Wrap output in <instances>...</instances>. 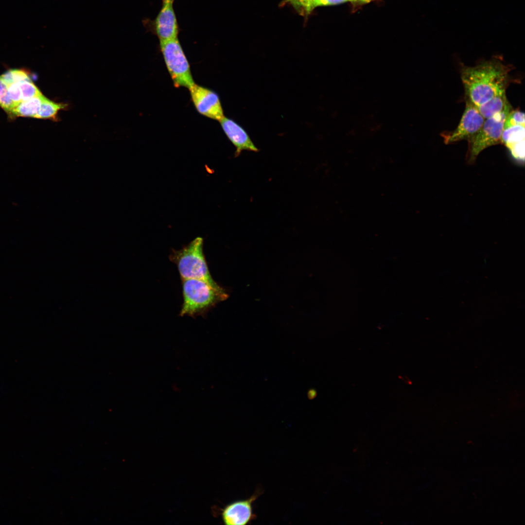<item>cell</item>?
<instances>
[{
	"instance_id": "2",
	"label": "cell",
	"mask_w": 525,
	"mask_h": 525,
	"mask_svg": "<svg viewBox=\"0 0 525 525\" xmlns=\"http://www.w3.org/2000/svg\"><path fill=\"white\" fill-rule=\"evenodd\" d=\"M170 260L177 266L181 279L202 280L213 288L226 290L212 278L203 252V239L197 237L182 248L172 250Z\"/></svg>"
},
{
	"instance_id": "7",
	"label": "cell",
	"mask_w": 525,
	"mask_h": 525,
	"mask_svg": "<svg viewBox=\"0 0 525 525\" xmlns=\"http://www.w3.org/2000/svg\"><path fill=\"white\" fill-rule=\"evenodd\" d=\"M262 493L257 489L249 498L231 502L221 509L222 521L226 525H246L257 518L253 504Z\"/></svg>"
},
{
	"instance_id": "16",
	"label": "cell",
	"mask_w": 525,
	"mask_h": 525,
	"mask_svg": "<svg viewBox=\"0 0 525 525\" xmlns=\"http://www.w3.org/2000/svg\"><path fill=\"white\" fill-rule=\"evenodd\" d=\"M18 83L21 90L22 101L42 94L31 79L21 81Z\"/></svg>"
},
{
	"instance_id": "10",
	"label": "cell",
	"mask_w": 525,
	"mask_h": 525,
	"mask_svg": "<svg viewBox=\"0 0 525 525\" xmlns=\"http://www.w3.org/2000/svg\"><path fill=\"white\" fill-rule=\"evenodd\" d=\"M219 122L224 132L236 149L235 157H238L244 150L259 151L246 131L234 120L224 116Z\"/></svg>"
},
{
	"instance_id": "1",
	"label": "cell",
	"mask_w": 525,
	"mask_h": 525,
	"mask_svg": "<svg viewBox=\"0 0 525 525\" xmlns=\"http://www.w3.org/2000/svg\"><path fill=\"white\" fill-rule=\"evenodd\" d=\"M511 66L498 57L474 66L462 65L460 76L465 96L478 106L506 92L510 82Z\"/></svg>"
},
{
	"instance_id": "24",
	"label": "cell",
	"mask_w": 525,
	"mask_h": 525,
	"mask_svg": "<svg viewBox=\"0 0 525 525\" xmlns=\"http://www.w3.org/2000/svg\"><path fill=\"white\" fill-rule=\"evenodd\" d=\"M350 1H360L363 2H369L370 0H350Z\"/></svg>"
},
{
	"instance_id": "19",
	"label": "cell",
	"mask_w": 525,
	"mask_h": 525,
	"mask_svg": "<svg viewBox=\"0 0 525 525\" xmlns=\"http://www.w3.org/2000/svg\"><path fill=\"white\" fill-rule=\"evenodd\" d=\"M9 97L12 100L14 107L19 104L22 100L21 92L18 83H14L7 86Z\"/></svg>"
},
{
	"instance_id": "4",
	"label": "cell",
	"mask_w": 525,
	"mask_h": 525,
	"mask_svg": "<svg viewBox=\"0 0 525 525\" xmlns=\"http://www.w3.org/2000/svg\"><path fill=\"white\" fill-rule=\"evenodd\" d=\"M160 49L176 87L190 89L194 84L189 62L177 38L159 41Z\"/></svg>"
},
{
	"instance_id": "5",
	"label": "cell",
	"mask_w": 525,
	"mask_h": 525,
	"mask_svg": "<svg viewBox=\"0 0 525 525\" xmlns=\"http://www.w3.org/2000/svg\"><path fill=\"white\" fill-rule=\"evenodd\" d=\"M512 110L508 103L503 111L485 119L482 126L469 141V160L473 162L478 155L486 148L501 143L504 124L507 116Z\"/></svg>"
},
{
	"instance_id": "8",
	"label": "cell",
	"mask_w": 525,
	"mask_h": 525,
	"mask_svg": "<svg viewBox=\"0 0 525 525\" xmlns=\"http://www.w3.org/2000/svg\"><path fill=\"white\" fill-rule=\"evenodd\" d=\"M189 90L192 101L200 114L219 121L224 116L219 96L216 92L195 84Z\"/></svg>"
},
{
	"instance_id": "13",
	"label": "cell",
	"mask_w": 525,
	"mask_h": 525,
	"mask_svg": "<svg viewBox=\"0 0 525 525\" xmlns=\"http://www.w3.org/2000/svg\"><path fill=\"white\" fill-rule=\"evenodd\" d=\"M67 105L62 103H56L44 96L40 109L35 118L50 119L57 121L59 111L66 109Z\"/></svg>"
},
{
	"instance_id": "23",
	"label": "cell",
	"mask_w": 525,
	"mask_h": 525,
	"mask_svg": "<svg viewBox=\"0 0 525 525\" xmlns=\"http://www.w3.org/2000/svg\"><path fill=\"white\" fill-rule=\"evenodd\" d=\"M308 397L310 399H314L316 396V391H315V390L314 389L310 390L308 392Z\"/></svg>"
},
{
	"instance_id": "18",
	"label": "cell",
	"mask_w": 525,
	"mask_h": 525,
	"mask_svg": "<svg viewBox=\"0 0 525 525\" xmlns=\"http://www.w3.org/2000/svg\"><path fill=\"white\" fill-rule=\"evenodd\" d=\"M525 125V114L519 110H511L505 121L504 128L514 125Z\"/></svg>"
},
{
	"instance_id": "14",
	"label": "cell",
	"mask_w": 525,
	"mask_h": 525,
	"mask_svg": "<svg viewBox=\"0 0 525 525\" xmlns=\"http://www.w3.org/2000/svg\"><path fill=\"white\" fill-rule=\"evenodd\" d=\"M525 140V126L517 125L504 128L501 143L508 149L513 145Z\"/></svg>"
},
{
	"instance_id": "26",
	"label": "cell",
	"mask_w": 525,
	"mask_h": 525,
	"mask_svg": "<svg viewBox=\"0 0 525 525\" xmlns=\"http://www.w3.org/2000/svg\"></svg>"
},
{
	"instance_id": "17",
	"label": "cell",
	"mask_w": 525,
	"mask_h": 525,
	"mask_svg": "<svg viewBox=\"0 0 525 525\" xmlns=\"http://www.w3.org/2000/svg\"><path fill=\"white\" fill-rule=\"evenodd\" d=\"M0 107L9 115L11 110L15 107L11 100L7 86L0 77Z\"/></svg>"
},
{
	"instance_id": "3",
	"label": "cell",
	"mask_w": 525,
	"mask_h": 525,
	"mask_svg": "<svg viewBox=\"0 0 525 525\" xmlns=\"http://www.w3.org/2000/svg\"><path fill=\"white\" fill-rule=\"evenodd\" d=\"M181 280L183 301L180 316L194 317L203 315L229 297L226 290H218L202 280L186 279Z\"/></svg>"
},
{
	"instance_id": "6",
	"label": "cell",
	"mask_w": 525,
	"mask_h": 525,
	"mask_svg": "<svg viewBox=\"0 0 525 525\" xmlns=\"http://www.w3.org/2000/svg\"><path fill=\"white\" fill-rule=\"evenodd\" d=\"M466 106L460 122L453 131L441 134L446 144L461 140L469 141L479 131L485 119L479 112L477 106L465 96Z\"/></svg>"
},
{
	"instance_id": "9",
	"label": "cell",
	"mask_w": 525,
	"mask_h": 525,
	"mask_svg": "<svg viewBox=\"0 0 525 525\" xmlns=\"http://www.w3.org/2000/svg\"><path fill=\"white\" fill-rule=\"evenodd\" d=\"M173 3L163 1L161 9L152 23L153 31L159 41L177 38L179 27Z\"/></svg>"
},
{
	"instance_id": "11",
	"label": "cell",
	"mask_w": 525,
	"mask_h": 525,
	"mask_svg": "<svg viewBox=\"0 0 525 525\" xmlns=\"http://www.w3.org/2000/svg\"><path fill=\"white\" fill-rule=\"evenodd\" d=\"M44 96L41 94L21 102L15 107L8 115L9 117H24L35 118L38 112Z\"/></svg>"
},
{
	"instance_id": "22",
	"label": "cell",
	"mask_w": 525,
	"mask_h": 525,
	"mask_svg": "<svg viewBox=\"0 0 525 525\" xmlns=\"http://www.w3.org/2000/svg\"><path fill=\"white\" fill-rule=\"evenodd\" d=\"M306 0H283L280 3L281 6L285 4L291 5L297 12Z\"/></svg>"
},
{
	"instance_id": "20",
	"label": "cell",
	"mask_w": 525,
	"mask_h": 525,
	"mask_svg": "<svg viewBox=\"0 0 525 525\" xmlns=\"http://www.w3.org/2000/svg\"><path fill=\"white\" fill-rule=\"evenodd\" d=\"M525 141L517 143L508 148L514 158L523 161L525 159Z\"/></svg>"
},
{
	"instance_id": "21",
	"label": "cell",
	"mask_w": 525,
	"mask_h": 525,
	"mask_svg": "<svg viewBox=\"0 0 525 525\" xmlns=\"http://www.w3.org/2000/svg\"><path fill=\"white\" fill-rule=\"evenodd\" d=\"M13 83H18L21 81L30 80L27 72L23 70H9Z\"/></svg>"
},
{
	"instance_id": "12",
	"label": "cell",
	"mask_w": 525,
	"mask_h": 525,
	"mask_svg": "<svg viewBox=\"0 0 525 525\" xmlns=\"http://www.w3.org/2000/svg\"><path fill=\"white\" fill-rule=\"evenodd\" d=\"M509 103L506 92L498 94L477 106L485 119L501 112Z\"/></svg>"
},
{
	"instance_id": "15",
	"label": "cell",
	"mask_w": 525,
	"mask_h": 525,
	"mask_svg": "<svg viewBox=\"0 0 525 525\" xmlns=\"http://www.w3.org/2000/svg\"><path fill=\"white\" fill-rule=\"evenodd\" d=\"M350 0H306L300 7L298 13L304 17H307L318 6L335 5Z\"/></svg>"
},
{
	"instance_id": "25",
	"label": "cell",
	"mask_w": 525,
	"mask_h": 525,
	"mask_svg": "<svg viewBox=\"0 0 525 525\" xmlns=\"http://www.w3.org/2000/svg\"><path fill=\"white\" fill-rule=\"evenodd\" d=\"M174 0H162V1H171V2H173Z\"/></svg>"
}]
</instances>
